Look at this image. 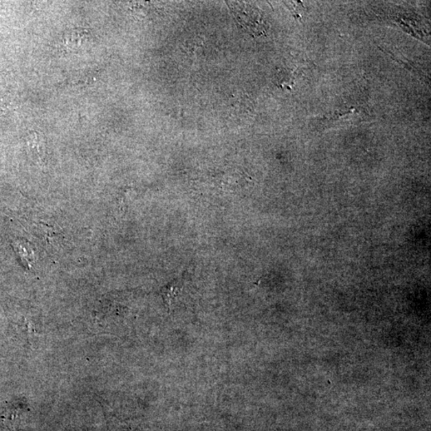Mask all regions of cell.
I'll return each mask as SVG.
<instances>
[{
    "instance_id": "cell-1",
    "label": "cell",
    "mask_w": 431,
    "mask_h": 431,
    "mask_svg": "<svg viewBox=\"0 0 431 431\" xmlns=\"http://www.w3.org/2000/svg\"><path fill=\"white\" fill-rule=\"evenodd\" d=\"M228 6L234 13L237 22L247 32L261 34L265 32V29L262 24L263 21H262L260 13L256 12L250 5L243 2H230L228 3Z\"/></svg>"
},
{
    "instance_id": "cell-2",
    "label": "cell",
    "mask_w": 431,
    "mask_h": 431,
    "mask_svg": "<svg viewBox=\"0 0 431 431\" xmlns=\"http://www.w3.org/2000/svg\"><path fill=\"white\" fill-rule=\"evenodd\" d=\"M92 34L86 28H76L63 34L62 45L67 52H78L90 46Z\"/></svg>"
},
{
    "instance_id": "cell-3",
    "label": "cell",
    "mask_w": 431,
    "mask_h": 431,
    "mask_svg": "<svg viewBox=\"0 0 431 431\" xmlns=\"http://www.w3.org/2000/svg\"><path fill=\"white\" fill-rule=\"evenodd\" d=\"M14 250H16V252H18V254L19 256H21V260L26 262V263L30 265V263H31V261H32L34 259L32 254L33 252H32V254H30V251L32 250H31V249H27V247L24 245L23 242H16V245H14Z\"/></svg>"
}]
</instances>
